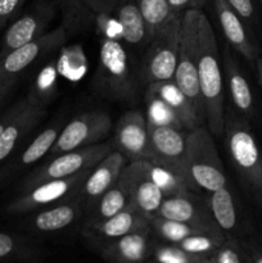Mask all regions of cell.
<instances>
[{
	"mask_svg": "<svg viewBox=\"0 0 262 263\" xmlns=\"http://www.w3.org/2000/svg\"><path fill=\"white\" fill-rule=\"evenodd\" d=\"M197 43V68L200 92L204 103L205 122L216 136L222 135L225 127L223 73L215 31L200 8H193Z\"/></svg>",
	"mask_w": 262,
	"mask_h": 263,
	"instance_id": "6da1fadb",
	"label": "cell"
},
{
	"mask_svg": "<svg viewBox=\"0 0 262 263\" xmlns=\"http://www.w3.org/2000/svg\"><path fill=\"white\" fill-rule=\"evenodd\" d=\"M92 85L97 92L113 102L130 103L138 98L140 72L134 66L125 45L108 31L103 33Z\"/></svg>",
	"mask_w": 262,
	"mask_h": 263,
	"instance_id": "7a4b0ae2",
	"label": "cell"
},
{
	"mask_svg": "<svg viewBox=\"0 0 262 263\" xmlns=\"http://www.w3.org/2000/svg\"><path fill=\"white\" fill-rule=\"evenodd\" d=\"M226 148L249 197L262 204V153L249 123L233 112L225 113Z\"/></svg>",
	"mask_w": 262,
	"mask_h": 263,
	"instance_id": "3957f363",
	"label": "cell"
},
{
	"mask_svg": "<svg viewBox=\"0 0 262 263\" xmlns=\"http://www.w3.org/2000/svg\"><path fill=\"white\" fill-rule=\"evenodd\" d=\"M185 170L192 190L200 189L212 193L228 185L210 128L198 126L186 133Z\"/></svg>",
	"mask_w": 262,
	"mask_h": 263,
	"instance_id": "277c9868",
	"label": "cell"
},
{
	"mask_svg": "<svg viewBox=\"0 0 262 263\" xmlns=\"http://www.w3.org/2000/svg\"><path fill=\"white\" fill-rule=\"evenodd\" d=\"M181 15L175 14L149 39L139 68L143 84L174 79L181 41Z\"/></svg>",
	"mask_w": 262,
	"mask_h": 263,
	"instance_id": "5b68a950",
	"label": "cell"
},
{
	"mask_svg": "<svg viewBox=\"0 0 262 263\" xmlns=\"http://www.w3.org/2000/svg\"><path fill=\"white\" fill-rule=\"evenodd\" d=\"M112 151V143L100 141V143L92 144V145L85 146V148L57 154L55 158L50 159L48 163L36 168L32 174H30L23 180L20 192L25 193L43 182L64 179V177H69L72 175L86 171V170L94 167L98 162L102 161Z\"/></svg>",
	"mask_w": 262,
	"mask_h": 263,
	"instance_id": "8992f818",
	"label": "cell"
},
{
	"mask_svg": "<svg viewBox=\"0 0 262 263\" xmlns=\"http://www.w3.org/2000/svg\"><path fill=\"white\" fill-rule=\"evenodd\" d=\"M182 94L188 98L190 104L200 118L205 121L204 103L200 92L199 79L197 68V43H195V26L193 8L181 15V41L174 79Z\"/></svg>",
	"mask_w": 262,
	"mask_h": 263,
	"instance_id": "52a82bcc",
	"label": "cell"
},
{
	"mask_svg": "<svg viewBox=\"0 0 262 263\" xmlns=\"http://www.w3.org/2000/svg\"><path fill=\"white\" fill-rule=\"evenodd\" d=\"M128 197V202L141 213L152 218L166 198L153 176V163L149 161H131L123 167L118 179Z\"/></svg>",
	"mask_w": 262,
	"mask_h": 263,
	"instance_id": "ba28073f",
	"label": "cell"
},
{
	"mask_svg": "<svg viewBox=\"0 0 262 263\" xmlns=\"http://www.w3.org/2000/svg\"><path fill=\"white\" fill-rule=\"evenodd\" d=\"M91 168L64 179L43 182L31 190L21 193L7 205L5 211L9 215H20V213L32 212L44 205L57 204L73 199L81 192L82 185L89 176Z\"/></svg>",
	"mask_w": 262,
	"mask_h": 263,
	"instance_id": "9c48e42d",
	"label": "cell"
},
{
	"mask_svg": "<svg viewBox=\"0 0 262 263\" xmlns=\"http://www.w3.org/2000/svg\"><path fill=\"white\" fill-rule=\"evenodd\" d=\"M146 126H148L149 144L153 156L152 163L177 175L189 185L186 179V170H185L188 131L174 126L149 122V121H146Z\"/></svg>",
	"mask_w": 262,
	"mask_h": 263,
	"instance_id": "30bf717a",
	"label": "cell"
},
{
	"mask_svg": "<svg viewBox=\"0 0 262 263\" xmlns=\"http://www.w3.org/2000/svg\"><path fill=\"white\" fill-rule=\"evenodd\" d=\"M110 128L112 120L105 112L90 110L82 113L62 127L49 154L57 156L100 143L107 138Z\"/></svg>",
	"mask_w": 262,
	"mask_h": 263,
	"instance_id": "8fae6325",
	"label": "cell"
},
{
	"mask_svg": "<svg viewBox=\"0 0 262 263\" xmlns=\"http://www.w3.org/2000/svg\"><path fill=\"white\" fill-rule=\"evenodd\" d=\"M67 36L68 28L62 23L50 32L41 33L30 43L5 54L0 58V80H17L18 76L38 59L61 48L67 40Z\"/></svg>",
	"mask_w": 262,
	"mask_h": 263,
	"instance_id": "7c38bea8",
	"label": "cell"
},
{
	"mask_svg": "<svg viewBox=\"0 0 262 263\" xmlns=\"http://www.w3.org/2000/svg\"><path fill=\"white\" fill-rule=\"evenodd\" d=\"M156 216L189 223L217 235H225L216 225L208 203L192 194L190 190L164 198Z\"/></svg>",
	"mask_w": 262,
	"mask_h": 263,
	"instance_id": "4fadbf2b",
	"label": "cell"
},
{
	"mask_svg": "<svg viewBox=\"0 0 262 263\" xmlns=\"http://www.w3.org/2000/svg\"><path fill=\"white\" fill-rule=\"evenodd\" d=\"M113 145L130 162H152L153 156L149 144L146 116L141 110L131 109L120 117L116 126Z\"/></svg>",
	"mask_w": 262,
	"mask_h": 263,
	"instance_id": "5bb4252c",
	"label": "cell"
},
{
	"mask_svg": "<svg viewBox=\"0 0 262 263\" xmlns=\"http://www.w3.org/2000/svg\"><path fill=\"white\" fill-rule=\"evenodd\" d=\"M145 229H151V218L128 203L121 212L107 220L100 222H87L85 226V235L90 240L103 246L126 234Z\"/></svg>",
	"mask_w": 262,
	"mask_h": 263,
	"instance_id": "9a60e30c",
	"label": "cell"
},
{
	"mask_svg": "<svg viewBox=\"0 0 262 263\" xmlns=\"http://www.w3.org/2000/svg\"><path fill=\"white\" fill-rule=\"evenodd\" d=\"M45 116V107L33 102L30 97L21 100L20 109L0 135V163L9 158L21 141L40 123Z\"/></svg>",
	"mask_w": 262,
	"mask_h": 263,
	"instance_id": "2e32d148",
	"label": "cell"
},
{
	"mask_svg": "<svg viewBox=\"0 0 262 263\" xmlns=\"http://www.w3.org/2000/svg\"><path fill=\"white\" fill-rule=\"evenodd\" d=\"M212 2L221 30L231 49L240 54L247 61H256L258 57V48L253 41L248 26L234 12L226 0H212Z\"/></svg>",
	"mask_w": 262,
	"mask_h": 263,
	"instance_id": "e0dca14e",
	"label": "cell"
},
{
	"mask_svg": "<svg viewBox=\"0 0 262 263\" xmlns=\"http://www.w3.org/2000/svg\"><path fill=\"white\" fill-rule=\"evenodd\" d=\"M145 97L153 98L169 108L170 112L177 118L185 131L202 126L204 121L198 116L188 98L182 94L174 80L152 82L146 85Z\"/></svg>",
	"mask_w": 262,
	"mask_h": 263,
	"instance_id": "ac0fdd59",
	"label": "cell"
},
{
	"mask_svg": "<svg viewBox=\"0 0 262 263\" xmlns=\"http://www.w3.org/2000/svg\"><path fill=\"white\" fill-rule=\"evenodd\" d=\"M53 9L48 5L40 4L32 12L26 13L21 18L15 20L5 32L3 37L0 58L10 53L14 49L30 43L33 39L39 37L44 32L48 22L53 18Z\"/></svg>",
	"mask_w": 262,
	"mask_h": 263,
	"instance_id": "d6986e66",
	"label": "cell"
},
{
	"mask_svg": "<svg viewBox=\"0 0 262 263\" xmlns=\"http://www.w3.org/2000/svg\"><path fill=\"white\" fill-rule=\"evenodd\" d=\"M125 166L126 157L117 149H113L90 170L89 176L81 187V193L86 199L87 205L92 207L95 202L118 181Z\"/></svg>",
	"mask_w": 262,
	"mask_h": 263,
	"instance_id": "ffe728a7",
	"label": "cell"
},
{
	"mask_svg": "<svg viewBox=\"0 0 262 263\" xmlns=\"http://www.w3.org/2000/svg\"><path fill=\"white\" fill-rule=\"evenodd\" d=\"M149 233L151 229L138 230L108 241L102 246L100 254L109 262L138 263L145 261L151 253Z\"/></svg>",
	"mask_w": 262,
	"mask_h": 263,
	"instance_id": "44dd1931",
	"label": "cell"
},
{
	"mask_svg": "<svg viewBox=\"0 0 262 263\" xmlns=\"http://www.w3.org/2000/svg\"><path fill=\"white\" fill-rule=\"evenodd\" d=\"M62 127L59 125H54L51 127L45 128L43 133L39 134L18 157L13 158L4 168L0 170V186L7 184L9 180L17 176L20 172L30 167L31 164L40 161L45 154L50 152L51 146L55 143Z\"/></svg>",
	"mask_w": 262,
	"mask_h": 263,
	"instance_id": "7402d4cb",
	"label": "cell"
},
{
	"mask_svg": "<svg viewBox=\"0 0 262 263\" xmlns=\"http://www.w3.org/2000/svg\"><path fill=\"white\" fill-rule=\"evenodd\" d=\"M113 14L120 28L121 39L127 45L140 46L148 44L151 39L148 26L136 0H120Z\"/></svg>",
	"mask_w": 262,
	"mask_h": 263,
	"instance_id": "603a6c76",
	"label": "cell"
},
{
	"mask_svg": "<svg viewBox=\"0 0 262 263\" xmlns=\"http://www.w3.org/2000/svg\"><path fill=\"white\" fill-rule=\"evenodd\" d=\"M222 64L231 102L240 115L251 117L254 112L253 94H252L251 86H249L246 76L239 67L238 61L234 58L233 53L229 48L225 49Z\"/></svg>",
	"mask_w": 262,
	"mask_h": 263,
	"instance_id": "cb8c5ba5",
	"label": "cell"
},
{
	"mask_svg": "<svg viewBox=\"0 0 262 263\" xmlns=\"http://www.w3.org/2000/svg\"><path fill=\"white\" fill-rule=\"evenodd\" d=\"M80 215H81V208L79 202L69 199L36 213L31 220V225L38 231L53 233V231L63 230L67 226L72 225Z\"/></svg>",
	"mask_w": 262,
	"mask_h": 263,
	"instance_id": "d4e9b609",
	"label": "cell"
},
{
	"mask_svg": "<svg viewBox=\"0 0 262 263\" xmlns=\"http://www.w3.org/2000/svg\"><path fill=\"white\" fill-rule=\"evenodd\" d=\"M208 205L216 225L225 236H233V231L238 226V211L228 185L211 193Z\"/></svg>",
	"mask_w": 262,
	"mask_h": 263,
	"instance_id": "484cf974",
	"label": "cell"
},
{
	"mask_svg": "<svg viewBox=\"0 0 262 263\" xmlns=\"http://www.w3.org/2000/svg\"><path fill=\"white\" fill-rule=\"evenodd\" d=\"M151 229H153L161 238L172 244L180 243L185 238L195 235V234H211V235L218 236V238H226L225 235H217V234H213L204 229H199L197 226L180 222V221L159 217V216H153L151 218Z\"/></svg>",
	"mask_w": 262,
	"mask_h": 263,
	"instance_id": "4316f807",
	"label": "cell"
},
{
	"mask_svg": "<svg viewBox=\"0 0 262 263\" xmlns=\"http://www.w3.org/2000/svg\"><path fill=\"white\" fill-rule=\"evenodd\" d=\"M128 197L118 181L107 190L92 205V213L89 222H100L121 212L128 204Z\"/></svg>",
	"mask_w": 262,
	"mask_h": 263,
	"instance_id": "83f0119b",
	"label": "cell"
},
{
	"mask_svg": "<svg viewBox=\"0 0 262 263\" xmlns=\"http://www.w3.org/2000/svg\"><path fill=\"white\" fill-rule=\"evenodd\" d=\"M148 26L149 37H152L158 28L169 22L175 14L167 0H136Z\"/></svg>",
	"mask_w": 262,
	"mask_h": 263,
	"instance_id": "f1b7e54d",
	"label": "cell"
},
{
	"mask_svg": "<svg viewBox=\"0 0 262 263\" xmlns=\"http://www.w3.org/2000/svg\"><path fill=\"white\" fill-rule=\"evenodd\" d=\"M251 263L240 241L234 236H226L225 240L207 256V263Z\"/></svg>",
	"mask_w": 262,
	"mask_h": 263,
	"instance_id": "f546056e",
	"label": "cell"
},
{
	"mask_svg": "<svg viewBox=\"0 0 262 263\" xmlns=\"http://www.w3.org/2000/svg\"><path fill=\"white\" fill-rule=\"evenodd\" d=\"M57 72L53 64H49L40 72L35 82V87L28 97L38 104L45 107L51 100V95L57 91Z\"/></svg>",
	"mask_w": 262,
	"mask_h": 263,
	"instance_id": "4dcf8cb0",
	"label": "cell"
},
{
	"mask_svg": "<svg viewBox=\"0 0 262 263\" xmlns=\"http://www.w3.org/2000/svg\"><path fill=\"white\" fill-rule=\"evenodd\" d=\"M154 259L161 263H207V256L190 253L177 244L157 248L154 251Z\"/></svg>",
	"mask_w": 262,
	"mask_h": 263,
	"instance_id": "1f68e13d",
	"label": "cell"
},
{
	"mask_svg": "<svg viewBox=\"0 0 262 263\" xmlns=\"http://www.w3.org/2000/svg\"><path fill=\"white\" fill-rule=\"evenodd\" d=\"M225 238H218V236L211 235V234H195V235L188 236L184 240L177 243V246L181 247L185 251L190 253L204 254L208 256L211 252L215 251Z\"/></svg>",
	"mask_w": 262,
	"mask_h": 263,
	"instance_id": "d6a6232c",
	"label": "cell"
},
{
	"mask_svg": "<svg viewBox=\"0 0 262 263\" xmlns=\"http://www.w3.org/2000/svg\"><path fill=\"white\" fill-rule=\"evenodd\" d=\"M30 252L25 241L18 236L0 231V259H13Z\"/></svg>",
	"mask_w": 262,
	"mask_h": 263,
	"instance_id": "836d02e7",
	"label": "cell"
},
{
	"mask_svg": "<svg viewBox=\"0 0 262 263\" xmlns=\"http://www.w3.org/2000/svg\"><path fill=\"white\" fill-rule=\"evenodd\" d=\"M55 2L63 9V23L67 26V28H69L74 23L87 20L90 15H92V13L86 7H84L79 0H55Z\"/></svg>",
	"mask_w": 262,
	"mask_h": 263,
	"instance_id": "e575fe53",
	"label": "cell"
},
{
	"mask_svg": "<svg viewBox=\"0 0 262 263\" xmlns=\"http://www.w3.org/2000/svg\"><path fill=\"white\" fill-rule=\"evenodd\" d=\"M226 3L244 21L249 30H252V26L256 22V7L253 0H226Z\"/></svg>",
	"mask_w": 262,
	"mask_h": 263,
	"instance_id": "d590c367",
	"label": "cell"
},
{
	"mask_svg": "<svg viewBox=\"0 0 262 263\" xmlns=\"http://www.w3.org/2000/svg\"><path fill=\"white\" fill-rule=\"evenodd\" d=\"M84 7H86L92 15L112 14L116 5L120 0H79Z\"/></svg>",
	"mask_w": 262,
	"mask_h": 263,
	"instance_id": "8d00e7d4",
	"label": "cell"
},
{
	"mask_svg": "<svg viewBox=\"0 0 262 263\" xmlns=\"http://www.w3.org/2000/svg\"><path fill=\"white\" fill-rule=\"evenodd\" d=\"M25 3L26 0H0V28L15 17Z\"/></svg>",
	"mask_w": 262,
	"mask_h": 263,
	"instance_id": "74e56055",
	"label": "cell"
},
{
	"mask_svg": "<svg viewBox=\"0 0 262 263\" xmlns=\"http://www.w3.org/2000/svg\"><path fill=\"white\" fill-rule=\"evenodd\" d=\"M251 263H262V243L258 240L240 241Z\"/></svg>",
	"mask_w": 262,
	"mask_h": 263,
	"instance_id": "f35d334b",
	"label": "cell"
},
{
	"mask_svg": "<svg viewBox=\"0 0 262 263\" xmlns=\"http://www.w3.org/2000/svg\"><path fill=\"white\" fill-rule=\"evenodd\" d=\"M167 2L172 10L177 14H182L185 10L192 9V8H202L205 4L203 0H167Z\"/></svg>",
	"mask_w": 262,
	"mask_h": 263,
	"instance_id": "ab89813d",
	"label": "cell"
},
{
	"mask_svg": "<svg viewBox=\"0 0 262 263\" xmlns=\"http://www.w3.org/2000/svg\"><path fill=\"white\" fill-rule=\"evenodd\" d=\"M20 105H21V100L18 103H15L12 108H9V109H8L7 112H5L4 115L0 117V135H2L3 131L5 130V127H7L8 123L10 122V120L14 117V115L17 113V110L20 109Z\"/></svg>",
	"mask_w": 262,
	"mask_h": 263,
	"instance_id": "60d3db41",
	"label": "cell"
},
{
	"mask_svg": "<svg viewBox=\"0 0 262 263\" xmlns=\"http://www.w3.org/2000/svg\"><path fill=\"white\" fill-rule=\"evenodd\" d=\"M17 80L9 79V80H0V102L4 99L5 95L13 89V86L15 85Z\"/></svg>",
	"mask_w": 262,
	"mask_h": 263,
	"instance_id": "b9f144b4",
	"label": "cell"
},
{
	"mask_svg": "<svg viewBox=\"0 0 262 263\" xmlns=\"http://www.w3.org/2000/svg\"><path fill=\"white\" fill-rule=\"evenodd\" d=\"M254 63H256L257 73H258V81H259V84H261V87H262V58L261 57H257V59L254 61Z\"/></svg>",
	"mask_w": 262,
	"mask_h": 263,
	"instance_id": "7bdbcfd3",
	"label": "cell"
},
{
	"mask_svg": "<svg viewBox=\"0 0 262 263\" xmlns=\"http://www.w3.org/2000/svg\"><path fill=\"white\" fill-rule=\"evenodd\" d=\"M258 2H259V4H261V7H262V0H258Z\"/></svg>",
	"mask_w": 262,
	"mask_h": 263,
	"instance_id": "ee69618b",
	"label": "cell"
},
{
	"mask_svg": "<svg viewBox=\"0 0 262 263\" xmlns=\"http://www.w3.org/2000/svg\"><path fill=\"white\" fill-rule=\"evenodd\" d=\"M203 2H204V3H207V2H208V0H203Z\"/></svg>",
	"mask_w": 262,
	"mask_h": 263,
	"instance_id": "f6af8a7d",
	"label": "cell"
}]
</instances>
